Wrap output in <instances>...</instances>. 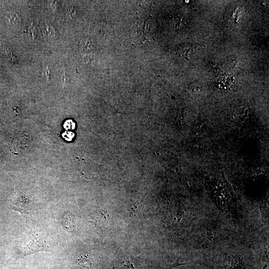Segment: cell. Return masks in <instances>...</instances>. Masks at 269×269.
Instances as JSON below:
<instances>
[{
    "label": "cell",
    "mask_w": 269,
    "mask_h": 269,
    "mask_svg": "<svg viewBox=\"0 0 269 269\" xmlns=\"http://www.w3.org/2000/svg\"><path fill=\"white\" fill-rule=\"evenodd\" d=\"M80 51L83 60L85 62H91L96 51L95 43L90 38L85 39L81 42Z\"/></svg>",
    "instance_id": "2"
},
{
    "label": "cell",
    "mask_w": 269,
    "mask_h": 269,
    "mask_svg": "<svg viewBox=\"0 0 269 269\" xmlns=\"http://www.w3.org/2000/svg\"><path fill=\"white\" fill-rule=\"evenodd\" d=\"M8 17L9 21L13 24L17 23L19 21L17 15L14 12H9Z\"/></svg>",
    "instance_id": "5"
},
{
    "label": "cell",
    "mask_w": 269,
    "mask_h": 269,
    "mask_svg": "<svg viewBox=\"0 0 269 269\" xmlns=\"http://www.w3.org/2000/svg\"><path fill=\"white\" fill-rule=\"evenodd\" d=\"M185 264H186V263L180 264V263H179L178 261L177 260L173 264H172V265H170L169 266H168L167 268H166L164 269H171L172 268H174L175 267H177L178 266H180V265H185Z\"/></svg>",
    "instance_id": "7"
},
{
    "label": "cell",
    "mask_w": 269,
    "mask_h": 269,
    "mask_svg": "<svg viewBox=\"0 0 269 269\" xmlns=\"http://www.w3.org/2000/svg\"><path fill=\"white\" fill-rule=\"evenodd\" d=\"M213 269H215L214 268H212Z\"/></svg>",
    "instance_id": "8"
},
{
    "label": "cell",
    "mask_w": 269,
    "mask_h": 269,
    "mask_svg": "<svg viewBox=\"0 0 269 269\" xmlns=\"http://www.w3.org/2000/svg\"><path fill=\"white\" fill-rule=\"evenodd\" d=\"M28 139L24 134H21L19 138L13 139L9 144V147L14 153H18L25 149L28 143Z\"/></svg>",
    "instance_id": "3"
},
{
    "label": "cell",
    "mask_w": 269,
    "mask_h": 269,
    "mask_svg": "<svg viewBox=\"0 0 269 269\" xmlns=\"http://www.w3.org/2000/svg\"><path fill=\"white\" fill-rule=\"evenodd\" d=\"M46 29L47 31L46 33H47V34L48 36H52L54 35V31L53 30V29L51 26H47V27H46Z\"/></svg>",
    "instance_id": "6"
},
{
    "label": "cell",
    "mask_w": 269,
    "mask_h": 269,
    "mask_svg": "<svg viewBox=\"0 0 269 269\" xmlns=\"http://www.w3.org/2000/svg\"><path fill=\"white\" fill-rule=\"evenodd\" d=\"M49 246L45 239L37 234H33L21 249V255L26 256L42 251H47Z\"/></svg>",
    "instance_id": "1"
},
{
    "label": "cell",
    "mask_w": 269,
    "mask_h": 269,
    "mask_svg": "<svg viewBox=\"0 0 269 269\" xmlns=\"http://www.w3.org/2000/svg\"><path fill=\"white\" fill-rule=\"evenodd\" d=\"M29 200L21 195L13 201L12 208L21 214H28L29 210Z\"/></svg>",
    "instance_id": "4"
}]
</instances>
